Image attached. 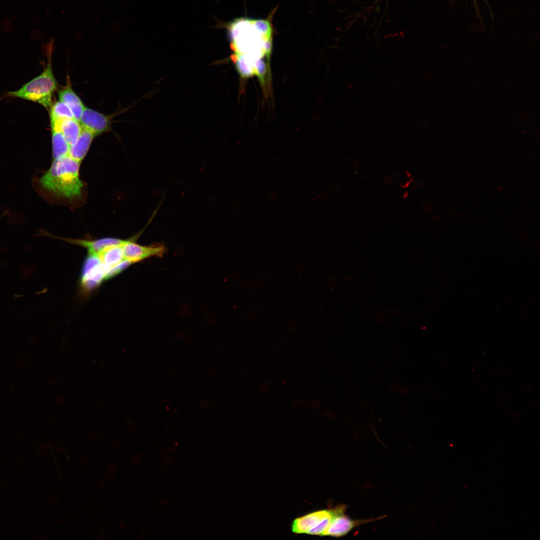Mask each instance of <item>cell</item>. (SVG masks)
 Here are the masks:
<instances>
[{
    "mask_svg": "<svg viewBox=\"0 0 540 540\" xmlns=\"http://www.w3.org/2000/svg\"><path fill=\"white\" fill-rule=\"evenodd\" d=\"M232 59L241 76H256L264 84L272 50V28L266 20L240 18L230 26Z\"/></svg>",
    "mask_w": 540,
    "mask_h": 540,
    "instance_id": "6da1fadb",
    "label": "cell"
},
{
    "mask_svg": "<svg viewBox=\"0 0 540 540\" xmlns=\"http://www.w3.org/2000/svg\"><path fill=\"white\" fill-rule=\"evenodd\" d=\"M80 166L68 154L53 160L40 178V186L52 195L70 202L80 198L84 187L80 176Z\"/></svg>",
    "mask_w": 540,
    "mask_h": 540,
    "instance_id": "7a4b0ae2",
    "label": "cell"
},
{
    "mask_svg": "<svg viewBox=\"0 0 540 540\" xmlns=\"http://www.w3.org/2000/svg\"><path fill=\"white\" fill-rule=\"evenodd\" d=\"M57 88V82L52 69L51 59H48L42 72L20 89L8 93V96L18 98L37 102L46 108L52 105V97Z\"/></svg>",
    "mask_w": 540,
    "mask_h": 540,
    "instance_id": "3957f363",
    "label": "cell"
},
{
    "mask_svg": "<svg viewBox=\"0 0 540 540\" xmlns=\"http://www.w3.org/2000/svg\"><path fill=\"white\" fill-rule=\"evenodd\" d=\"M108 272L96 254H88L84 262L81 277L82 289L88 292L108 280Z\"/></svg>",
    "mask_w": 540,
    "mask_h": 540,
    "instance_id": "277c9868",
    "label": "cell"
},
{
    "mask_svg": "<svg viewBox=\"0 0 540 540\" xmlns=\"http://www.w3.org/2000/svg\"><path fill=\"white\" fill-rule=\"evenodd\" d=\"M122 248L124 258L132 264L153 256L160 257L166 250L164 244L142 246L135 242L133 239L126 240L122 244Z\"/></svg>",
    "mask_w": 540,
    "mask_h": 540,
    "instance_id": "5b68a950",
    "label": "cell"
},
{
    "mask_svg": "<svg viewBox=\"0 0 540 540\" xmlns=\"http://www.w3.org/2000/svg\"><path fill=\"white\" fill-rule=\"evenodd\" d=\"M346 506L341 504L340 508L332 519L328 526L322 536H330L340 538L346 535L356 526L376 520V518L366 520H354L345 514Z\"/></svg>",
    "mask_w": 540,
    "mask_h": 540,
    "instance_id": "8992f818",
    "label": "cell"
},
{
    "mask_svg": "<svg viewBox=\"0 0 540 540\" xmlns=\"http://www.w3.org/2000/svg\"><path fill=\"white\" fill-rule=\"evenodd\" d=\"M340 505L331 509L322 510L310 512L295 518L292 524V530L296 534H306L325 519L334 516Z\"/></svg>",
    "mask_w": 540,
    "mask_h": 540,
    "instance_id": "52a82bcc",
    "label": "cell"
},
{
    "mask_svg": "<svg viewBox=\"0 0 540 540\" xmlns=\"http://www.w3.org/2000/svg\"><path fill=\"white\" fill-rule=\"evenodd\" d=\"M80 122L83 128L96 136L108 132L110 126V117L93 109L85 108Z\"/></svg>",
    "mask_w": 540,
    "mask_h": 540,
    "instance_id": "ba28073f",
    "label": "cell"
},
{
    "mask_svg": "<svg viewBox=\"0 0 540 540\" xmlns=\"http://www.w3.org/2000/svg\"><path fill=\"white\" fill-rule=\"evenodd\" d=\"M58 238L67 242L84 248L87 250L88 254H96L108 246L120 244L126 240L114 238H105L96 240Z\"/></svg>",
    "mask_w": 540,
    "mask_h": 540,
    "instance_id": "9c48e42d",
    "label": "cell"
},
{
    "mask_svg": "<svg viewBox=\"0 0 540 540\" xmlns=\"http://www.w3.org/2000/svg\"><path fill=\"white\" fill-rule=\"evenodd\" d=\"M124 242L108 246L96 254L108 270V279L110 272L126 260L122 248Z\"/></svg>",
    "mask_w": 540,
    "mask_h": 540,
    "instance_id": "30bf717a",
    "label": "cell"
},
{
    "mask_svg": "<svg viewBox=\"0 0 540 540\" xmlns=\"http://www.w3.org/2000/svg\"><path fill=\"white\" fill-rule=\"evenodd\" d=\"M96 136L91 132L82 128L76 142L70 148L68 154L74 160L81 164L86 155L92 142Z\"/></svg>",
    "mask_w": 540,
    "mask_h": 540,
    "instance_id": "8fae6325",
    "label": "cell"
},
{
    "mask_svg": "<svg viewBox=\"0 0 540 540\" xmlns=\"http://www.w3.org/2000/svg\"><path fill=\"white\" fill-rule=\"evenodd\" d=\"M58 97L59 100L66 104L70 109L74 118L80 122L86 106L70 84L60 90Z\"/></svg>",
    "mask_w": 540,
    "mask_h": 540,
    "instance_id": "7c38bea8",
    "label": "cell"
},
{
    "mask_svg": "<svg viewBox=\"0 0 540 540\" xmlns=\"http://www.w3.org/2000/svg\"><path fill=\"white\" fill-rule=\"evenodd\" d=\"M53 160L68 154L70 146L60 131L58 124L50 123Z\"/></svg>",
    "mask_w": 540,
    "mask_h": 540,
    "instance_id": "4fadbf2b",
    "label": "cell"
},
{
    "mask_svg": "<svg viewBox=\"0 0 540 540\" xmlns=\"http://www.w3.org/2000/svg\"><path fill=\"white\" fill-rule=\"evenodd\" d=\"M58 124L70 146L73 145L82 130L80 122L74 118H66L61 120Z\"/></svg>",
    "mask_w": 540,
    "mask_h": 540,
    "instance_id": "5bb4252c",
    "label": "cell"
},
{
    "mask_svg": "<svg viewBox=\"0 0 540 540\" xmlns=\"http://www.w3.org/2000/svg\"><path fill=\"white\" fill-rule=\"evenodd\" d=\"M50 108V123L58 124L64 119L74 118L69 107L60 100L52 104Z\"/></svg>",
    "mask_w": 540,
    "mask_h": 540,
    "instance_id": "9a60e30c",
    "label": "cell"
}]
</instances>
